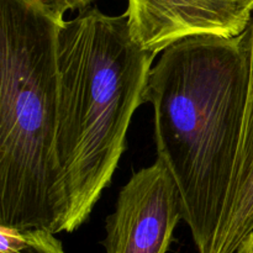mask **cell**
Here are the masks:
<instances>
[{"instance_id": "1", "label": "cell", "mask_w": 253, "mask_h": 253, "mask_svg": "<svg viewBox=\"0 0 253 253\" xmlns=\"http://www.w3.org/2000/svg\"><path fill=\"white\" fill-rule=\"evenodd\" d=\"M249 90L241 37L193 36L152 67L145 103L153 108L157 160L177 184L198 253H210L231 189Z\"/></svg>"}, {"instance_id": "2", "label": "cell", "mask_w": 253, "mask_h": 253, "mask_svg": "<svg viewBox=\"0 0 253 253\" xmlns=\"http://www.w3.org/2000/svg\"><path fill=\"white\" fill-rule=\"evenodd\" d=\"M153 59L132 40L125 14L89 7L62 24L56 136L62 232L78 230L111 183L133 114L145 104Z\"/></svg>"}, {"instance_id": "3", "label": "cell", "mask_w": 253, "mask_h": 253, "mask_svg": "<svg viewBox=\"0 0 253 253\" xmlns=\"http://www.w3.org/2000/svg\"><path fill=\"white\" fill-rule=\"evenodd\" d=\"M40 0H0V226L62 232L57 41Z\"/></svg>"}, {"instance_id": "4", "label": "cell", "mask_w": 253, "mask_h": 253, "mask_svg": "<svg viewBox=\"0 0 253 253\" xmlns=\"http://www.w3.org/2000/svg\"><path fill=\"white\" fill-rule=\"evenodd\" d=\"M183 220L177 184L161 161L133 173L106 217L105 253H168Z\"/></svg>"}, {"instance_id": "5", "label": "cell", "mask_w": 253, "mask_h": 253, "mask_svg": "<svg viewBox=\"0 0 253 253\" xmlns=\"http://www.w3.org/2000/svg\"><path fill=\"white\" fill-rule=\"evenodd\" d=\"M125 15L136 44L156 57L188 37H239L253 0H127Z\"/></svg>"}, {"instance_id": "6", "label": "cell", "mask_w": 253, "mask_h": 253, "mask_svg": "<svg viewBox=\"0 0 253 253\" xmlns=\"http://www.w3.org/2000/svg\"><path fill=\"white\" fill-rule=\"evenodd\" d=\"M249 67V90L231 189L210 253H236L253 231V15L240 35Z\"/></svg>"}, {"instance_id": "7", "label": "cell", "mask_w": 253, "mask_h": 253, "mask_svg": "<svg viewBox=\"0 0 253 253\" xmlns=\"http://www.w3.org/2000/svg\"><path fill=\"white\" fill-rule=\"evenodd\" d=\"M0 253H66L48 230L0 226Z\"/></svg>"}, {"instance_id": "8", "label": "cell", "mask_w": 253, "mask_h": 253, "mask_svg": "<svg viewBox=\"0 0 253 253\" xmlns=\"http://www.w3.org/2000/svg\"><path fill=\"white\" fill-rule=\"evenodd\" d=\"M52 14L56 15L59 19H64V14L68 11H84L89 9L90 4L95 0H40Z\"/></svg>"}, {"instance_id": "9", "label": "cell", "mask_w": 253, "mask_h": 253, "mask_svg": "<svg viewBox=\"0 0 253 253\" xmlns=\"http://www.w3.org/2000/svg\"><path fill=\"white\" fill-rule=\"evenodd\" d=\"M236 253H253V231L246 237Z\"/></svg>"}]
</instances>
